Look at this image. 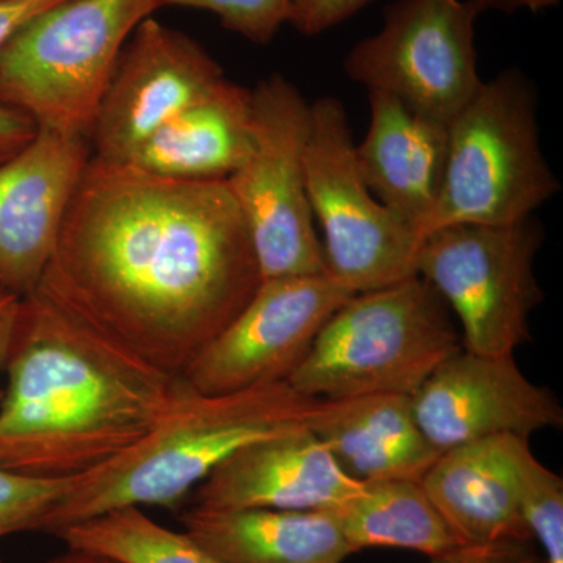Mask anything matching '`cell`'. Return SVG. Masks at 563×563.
I'll return each instance as SVG.
<instances>
[{
  "mask_svg": "<svg viewBox=\"0 0 563 563\" xmlns=\"http://www.w3.org/2000/svg\"><path fill=\"white\" fill-rule=\"evenodd\" d=\"M312 429L247 444L192 492L201 510H333L361 490Z\"/></svg>",
  "mask_w": 563,
  "mask_h": 563,
  "instance_id": "obj_15",
  "label": "cell"
},
{
  "mask_svg": "<svg viewBox=\"0 0 563 563\" xmlns=\"http://www.w3.org/2000/svg\"><path fill=\"white\" fill-rule=\"evenodd\" d=\"M376 0H291L288 24L303 36H317L351 20Z\"/></svg>",
  "mask_w": 563,
  "mask_h": 563,
  "instance_id": "obj_26",
  "label": "cell"
},
{
  "mask_svg": "<svg viewBox=\"0 0 563 563\" xmlns=\"http://www.w3.org/2000/svg\"><path fill=\"white\" fill-rule=\"evenodd\" d=\"M162 5L210 11L222 27L265 46L288 24L291 0H162Z\"/></svg>",
  "mask_w": 563,
  "mask_h": 563,
  "instance_id": "obj_25",
  "label": "cell"
},
{
  "mask_svg": "<svg viewBox=\"0 0 563 563\" xmlns=\"http://www.w3.org/2000/svg\"><path fill=\"white\" fill-rule=\"evenodd\" d=\"M352 292L331 274L265 279L235 318L181 373L203 395L287 383Z\"/></svg>",
  "mask_w": 563,
  "mask_h": 563,
  "instance_id": "obj_11",
  "label": "cell"
},
{
  "mask_svg": "<svg viewBox=\"0 0 563 563\" xmlns=\"http://www.w3.org/2000/svg\"><path fill=\"white\" fill-rule=\"evenodd\" d=\"M512 437L448 450L421 485L463 544L533 540L515 484Z\"/></svg>",
  "mask_w": 563,
  "mask_h": 563,
  "instance_id": "obj_18",
  "label": "cell"
},
{
  "mask_svg": "<svg viewBox=\"0 0 563 563\" xmlns=\"http://www.w3.org/2000/svg\"><path fill=\"white\" fill-rule=\"evenodd\" d=\"M331 512L352 553L388 547L433 558L463 544L433 506L421 481L362 483L361 490Z\"/></svg>",
  "mask_w": 563,
  "mask_h": 563,
  "instance_id": "obj_21",
  "label": "cell"
},
{
  "mask_svg": "<svg viewBox=\"0 0 563 563\" xmlns=\"http://www.w3.org/2000/svg\"><path fill=\"white\" fill-rule=\"evenodd\" d=\"M251 146V90L225 79L152 133L125 163L168 179L228 180Z\"/></svg>",
  "mask_w": 563,
  "mask_h": 563,
  "instance_id": "obj_19",
  "label": "cell"
},
{
  "mask_svg": "<svg viewBox=\"0 0 563 563\" xmlns=\"http://www.w3.org/2000/svg\"><path fill=\"white\" fill-rule=\"evenodd\" d=\"M518 504L547 563H563V481L533 455L529 439L512 437Z\"/></svg>",
  "mask_w": 563,
  "mask_h": 563,
  "instance_id": "obj_23",
  "label": "cell"
},
{
  "mask_svg": "<svg viewBox=\"0 0 563 563\" xmlns=\"http://www.w3.org/2000/svg\"><path fill=\"white\" fill-rule=\"evenodd\" d=\"M225 80L220 63L187 33L146 18L107 85L88 141L92 157L131 161L152 133Z\"/></svg>",
  "mask_w": 563,
  "mask_h": 563,
  "instance_id": "obj_12",
  "label": "cell"
},
{
  "mask_svg": "<svg viewBox=\"0 0 563 563\" xmlns=\"http://www.w3.org/2000/svg\"><path fill=\"white\" fill-rule=\"evenodd\" d=\"M450 312L420 276L355 292L329 318L287 383L318 401L412 396L463 347Z\"/></svg>",
  "mask_w": 563,
  "mask_h": 563,
  "instance_id": "obj_4",
  "label": "cell"
},
{
  "mask_svg": "<svg viewBox=\"0 0 563 563\" xmlns=\"http://www.w3.org/2000/svg\"><path fill=\"white\" fill-rule=\"evenodd\" d=\"M466 2L479 14L487 13V11L512 14L517 11L542 13V11L561 5L562 0H466Z\"/></svg>",
  "mask_w": 563,
  "mask_h": 563,
  "instance_id": "obj_31",
  "label": "cell"
},
{
  "mask_svg": "<svg viewBox=\"0 0 563 563\" xmlns=\"http://www.w3.org/2000/svg\"><path fill=\"white\" fill-rule=\"evenodd\" d=\"M429 563H547L536 540H501L483 544H459L437 554Z\"/></svg>",
  "mask_w": 563,
  "mask_h": 563,
  "instance_id": "obj_27",
  "label": "cell"
},
{
  "mask_svg": "<svg viewBox=\"0 0 563 563\" xmlns=\"http://www.w3.org/2000/svg\"><path fill=\"white\" fill-rule=\"evenodd\" d=\"M252 146L228 179L257 255L262 280L328 273L306 184L312 109L273 74L251 90Z\"/></svg>",
  "mask_w": 563,
  "mask_h": 563,
  "instance_id": "obj_7",
  "label": "cell"
},
{
  "mask_svg": "<svg viewBox=\"0 0 563 563\" xmlns=\"http://www.w3.org/2000/svg\"><path fill=\"white\" fill-rule=\"evenodd\" d=\"M261 282L228 180L91 157L38 290L180 377Z\"/></svg>",
  "mask_w": 563,
  "mask_h": 563,
  "instance_id": "obj_1",
  "label": "cell"
},
{
  "mask_svg": "<svg viewBox=\"0 0 563 563\" xmlns=\"http://www.w3.org/2000/svg\"><path fill=\"white\" fill-rule=\"evenodd\" d=\"M540 222L455 224L422 239L417 274L457 314L465 350L512 355L531 340L529 317L543 301L533 273Z\"/></svg>",
  "mask_w": 563,
  "mask_h": 563,
  "instance_id": "obj_8",
  "label": "cell"
},
{
  "mask_svg": "<svg viewBox=\"0 0 563 563\" xmlns=\"http://www.w3.org/2000/svg\"><path fill=\"white\" fill-rule=\"evenodd\" d=\"M79 477L46 479L0 468V540L13 533L43 531L55 506Z\"/></svg>",
  "mask_w": 563,
  "mask_h": 563,
  "instance_id": "obj_24",
  "label": "cell"
},
{
  "mask_svg": "<svg viewBox=\"0 0 563 563\" xmlns=\"http://www.w3.org/2000/svg\"><path fill=\"white\" fill-rule=\"evenodd\" d=\"M91 157L88 139L40 129L0 165V287L21 298L38 288Z\"/></svg>",
  "mask_w": 563,
  "mask_h": 563,
  "instance_id": "obj_14",
  "label": "cell"
},
{
  "mask_svg": "<svg viewBox=\"0 0 563 563\" xmlns=\"http://www.w3.org/2000/svg\"><path fill=\"white\" fill-rule=\"evenodd\" d=\"M410 398L418 426L442 453L493 437L529 439L533 432L563 424L561 404L532 384L512 355L462 347Z\"/></svg>",
  "mask_w": 563,
  "mask_h": 563,
  "instance_id": "obj_13",
  "label": "cell"
},
{
  "mask_svg": "<svg viewBox=\"0 0 563 563\" xmlns=\"http://www.w3.org/2000/svg\"><path fill=\"white\" fill-rule=\"evenodd\" d=\"M310 109L307 196L313 220L320 222L328 273L352 292L418 276L422 240L363 184L343 103L325 96Z\"/></svg>",
  "mask_w": 563,
  "mask_h": 563,
  "instance_id": "obj_9",
  "label": "cell"
},
{
  "mask_svg": "<svg viewBox=\"0 0 563 563\" xmlns=\"http://www.w3.org/2000/svg\"><path fill=\"white\" fill-rule=\"evenodd\" d=\"M559 188L540 146L536 90L521 70H504L450 125L442 190L422 239L446 225L528 220Z\"/></svg>",
  "mask_w": 563,
  "mask_h": 563,
  "instance_id": "obj_6",
  "label": "cell"
},
{
  "mask_svg": "<svg viewBox=\"0 0 563 563\" xmlns=\"http://www.w3.org/2000/svg\"><path fill=\"white\" fill-rule=\"evenodd\" d=\"M21 299V296L0 287V380L5 376L7 362H9L18 314H20ZM2 393L3 385L0 383V399H2Z\"/></svg>",
  "mask_w": 563,
  "mask_h": 563,
  "instance_id": "obj_30",
  "label": "cell"
},
{
  "mask_svg": "<svg viewBox=\"0 0 563 563\" xmlns=\"http://www.w3.org/2000/svg\"><path fill=\"white\" fill-rule=\"evenodd\" d=\"M180 377L36 288L21 299L0 399V468L79 477L128 451Z\"/></svg>",
  "mask_w": 563,
  "mask_h": 563,
  "instance_id": "obj_2",
  "label": "cell"
},
{
  "mask_svg": "<svg viewBox=\"0 0 563 563\" xmlns=\"http://www.w3.org/2000/svg\"><path fill=\"white\" fill-rule=\"evenodd\" d=\"M310 429L347 476L421 481L439 461L407 395H366L320 401Z\"/></svg>",
  "mask_w": 563,
  "mask_h": 563,
  "instance_id": "obj_17",
  "label": "cell"
},
{
  "mask_svg": "<svg viewBox=\"0 0 563 563\" xmlns=\"http://www.w3.org/2000/svg\"><path fill=\"white\" fill-rule=\"evenodd\" d=\"M318 404L288 383L203 395L180 377L161 421L128 451L81 474L52 509L43 531L55 533L124 507L176 509L236 451L310 428Z\"/></svg>",
  "mask_w": 563,
  "mask_h": 563,
  "instance_id": "obj_3",
  "label": "cell"
},
{
  "mask_svg": "<svg viewBox=\"0 0 563 563\" xmlns=\"http://www.w3.org/2000/svg\"><path fill=\"white\" fill-rule=\"evenodd\" d=\"M479 16L466 0H396L383 27L347 52L344 73L450 128L484 84L474 44Z\"/></svg>",
  "mask_w": 563,
  "mask_h": 563,
  "instance_id": "obj_10",
  "label": "cell"
},
{
  "mask_svg": "<svg viewBox=\"0 0 563 563\" xmlns=\"http://www.w3.org/2000/svg\"><path fill=\"white\" fill-rule=\"evenodd\" d=\"M369 124L355 144V165L374 198L422 228L442 190L450 128L383 91H368Z\"/></svg>",
  "mask_w": 563,
  "mask_h": 563,
  "instance_id": "obj_16",
  "label": "cell"
},
{
  "mask_svg": "<svg viewBox=\"0 0 563 563\" xmlns=\"http://www.w3.org/2000/svg\"><path fill=\"white\" fill-rule=\"evenodd\" d=\"M69 548L121 563H225L187 531L152 520L140 507L110 510L55 532Z\"/></svg>",
  "mask_w": 563,
  "mask_h": 563,
  "instance_id": "obj_22",
  "label": "cell"
},
{
  "mask_svg": "<svg viewBox=\"0 0 563 563\" xmlns=\"http://www.w3.org/2000/svg\"><path fill=\"white\" fill-rule=\"evenodd\" d=\"M46 563H121L107 558V555L91 553V551L79 550V548H69L65 553L51 559Z\"/></svg>",
  "mask_w": 563,
  "mask_h": 563,
  "instance_id": "obj_32",
  "label": "cell"
},
{
  "mask_svg": "<svg viewBox=\"0 0 563 563\" xmlns=\"http://www.w3.org/2000/svg\"><path fill=\"white\" fill-rule=\"evenodd\" d=\"M63 0H0V49L24 22Z\"/></svg>",
  "mask_w": 563,
  "mask_h": 563,
  "instance_id": "obj_29",
  "label": "cell"
},
{
  "mask_svg": "<svg viewBox=\"0 0 563 563\" xmlns=\"http://www.w3.org/2000/svg\"><path fill=\"white\" fill-rule=\"evenodd\" d=\"M162 0H63L21 25L0 49V103L38 129L90 135L118 58Z\"/></svg>",
  "mask_w": 563,
  "mask_h": 563,
  "instance_id": "obj_5",
  "label": "cell"
},
{
  "mask_svg": "<svg viewBox=\"0 0 563 563\" xmlns=\"http://www.w3.org/2000/svg\"><path fill=\"white\" fill-rule=\"evenodd\" d=\"M184 531L225 563H342L352 553L331 510H201Z\"/></svg>",
  "mask_w": 563,
  "mask_h": 563,
  "instance_id": "obj_20",
  "label": "cell"
},
{
  "mask_svg": "<svg viewBox=\"0 0 563 563\" xmlns=\"http://www.w3.org/2000/svg\"><path fill=\"white\" fill-rule=\"evenodd\" d=\"M38 131L27 113L0 103V165L24 150Z\"/></svg>",
  "mask_w": 563,
  "mask_h": 563,
  "instance_id": "obj_28",
  "label": "cell"
}]
</instances>
